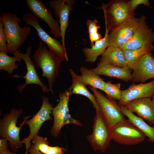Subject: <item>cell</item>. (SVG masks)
I'll return each mask as SVG.
<instances>
[{"label":"cell","instance_id":"cell-1","mask_svg":"<svg viewBox=\"0 0 154 154\" xmlns=\"http://www.w3.org/2000/svg\"><path fill=\"white\" fill-rule=\"evenodd\" d=\"M0 19L6 36L8 51L13 54L21 47L31 33L30 27L27 25L20 27L19 24L21 22L20 18L11 13H3Z\"/></svg>","mask_w":154,"mask_h":154},{"label":"cell","instance_id":"cell-2","mask_svg":"<svg viewBox=\"0 0 154 154\" xmlns=\"http://www.w3.org/2000/svg\"><path fill=\"white\" fill-rule=\"evenodd\" d=\"M33 57L36 66L41 69L42 76L47 79L49 88L53 93L52 86L63 60L53 52L48 50L41 42H39Z\"/></svg>","mask_w":154,"mask_h":154},{"label":"cell","instance_id":"cell-3","mask_svg":"<svg viewBox=\"0 0 154 154\" xmlns=\"http://www.w3.org/2000/svg\"><path fill=\"white\" fill-rule=\"evenodd\" d=\"M22 112L21 109L12 108L9 113L4 114L3 118L0 120V137L8 140L11 149L15 152L22 146L23 143L20 138V131L30 117L29 116L24 117L20 126H17L18 119Z\"/></svg>","mask_w":154,"mask_h":154},{"label":"cell","instance_id":"cell-4","mask_svg":"<svg viewBox=\"0 0 154 154\" xmlns=\"http://www.w3.org/2000/svg\"><path fill=\"white\" fill-rule=\"evenodd\" d=\"M99 9L104 13L105 26L112 31L125 21L135 17L134 12L130 10L128 1L111 0L102 3Z\"/></svg>","mask_w":154,"mask_h":154},{"label":"cell","instance_id":"cell-5","mask_svg":"<svg viewBox=\"0 0 154 154\" xmlns=\"http://www.w3.org/2000/svg\"><path fill=\"white\" fill-rule=\"evenodd\" d=\"M112 139L120 144L133 145L145 140V135L134 125L125 118L110 128Z\"/></svg>","mask_w":154,"mask_h":154},{"label":"cell","instance_id":"cell-6","mask_svg":"<svg viewBox=\"0 0 154 154\" xmlns=\"http://www.w3.org/2000/svg\"><path fill=\"white\" fill-rule=\"evenodd\" d=\"M70 95L69 91L67 90L60 93L59 96V102L53 108L52 113L54 122L50 132L53 137H58L62 128L66 124L72 123L78 126L82 125L80 122L73 118L70 113L68 102Z\"/></svg>","mask_w":154,"mask_h":154},{"label":"cell","instance_id":"cell-7","mask_svg":"<svg viewBox=\"0 0 154 154\" xmlns=\"http://www.w3.org/2000/svg\"><path fill=\"white\" fill-rule=\"evenodd\" d=\"M93 131L87 139L95 151L104 152L112 139L110 128L102 114L96 113L92 125Z\"/></svg>","mask_w":154,"mask_h":154},{"label":"cell","instance_id":"cell-8","mask_svg":"<svg viewBox=\"0 0 154 154\" xmlns=\"http://www.w3.org/2000/svg\"><path fill=\"white\" fill-rule=\"evenodd\" d=\"M89 87L93 92L102 114L109 128L125 119L120 106L115 102L106 97L97 89Z\"/></svg>","mask_w":154,"mask_h":154},{"label":"cell","instance_id":"cell-9","mask_svg":"<svg viewBox=\"0 0 154 154\" xmlns=\"http://www.w3.org/2000/svg\"><path fill=\"white\" fill-rule=\"evenodd\" d=\"M23 20L26 25L33 27L37 31L40 40L47 46L48 49L62 59L63 61L68 60L66 51L62 44L56 39L50 36L40 26L39 19L32 13L25 14Z\"/></svg>","mask_w":154,"mask_h":154},{"label":"cell","instance_id":"cell-10","mask_svg":"<svg viewBox=\"0 0 154 154\" xmlns=\"http://www.w3.org/2000/svg\"><path fill=\"white\" fill-rule=\"evenodd\" d=\"M154 41V32L147 25L146 17L142 15L132 37L120 48L123 50L137 49L153 45Z\"/></svg>","mask_w":154,"mask_h":154},{"label":"cell","instance_id":"cell-11","mask_svg":"<svg viewBox=\"0 0 154 154\" xmlns=\"http://www.w3.org/2000/svg\"><path fill=\"white\" fill-rule=\"evenodd\" d=\"M32 47L30 46L27 47L25 53H23L19 50L15 51L13 55H16L20 57L25 62L26 64L27 70L26 75L24 76H20L17 75H14L13 77L23 78L25 79V82L22 85H19L17 87L18 91L22 93L25 87L30 84H37L41 88L43 93L48 92L50 91L48 88L41 81L36 71L34 64L35 62L32 61L30 58V54Z\"/></svg>","mask_w":154,"mask_h":154},{"label":"cell","instance_id":"cell-12","mask_svg":"<svg viewBox=\"0 0 154 154\" xmlns=\"http://www.w3.org/2000/svg\"><path fill=\"white\" fill-rule=\"evenodd\" d=\"M42 103L39 110L31 119L27 120L25 123L28 125L30 129L29 136L22 140L23 144L25 145L26 149L28 150L31 146V141L35 135H38L43 123L52 119L50 114L52 113L53 106L50 103L48 98L42 96Z\"/></svg>","mask_w":154,"mask_h":154},{"label":"cell","instance_id":"cell-13","mask_svg":"<svg viewBox=\"0 0 154 154\" xmlns=\"http://www.w3.org/2000/svg\"><path fill=\"white\" fill-rule=\"evenodd\" d=\"M139 22V19L134 17L111 31L108 37V46L120 47L126 43L133 35Z\"/></svg>","mask_w":154,"mask_h":154},{"label":"cell","instance_id":"cell-14","mask_svg":"<svg viewBox=\"0 0 154 154\" xmlns=\"http://www.w3.org/2000/svg\"><path fill=\"white\" fill-rule=\"evenodd\" d=\"M74 0H52L49 2L50 6L54 11L56 17L59 18L61 44L66 51L65 35L68 24L69 17L74 3Z\"/></svg>","mask_w":154,"mask_h":154},{"label":"cell","instance_id":"cell-15","mask_svg":"<svg viewBox=\"0 0 154 154\" xmlns=\"http://www.w3.org/2000/svg\"><path fill=\"white\" fill-rule=\"evenodd\" d=\"M25 1L28 9L31 13L48 25L51 34L55 38L60 37L58 22L53 18L43 2L40 0H26Z\"/></svg>","mask_w":154,"mask_h":154},{"label":"cell","instance_id":"cell-16","mask_svg":"<svg viewBox=\"0 0 154 154\" xmlns=\"http://www.w3.org/2000/svg\"><path fill=\"white\" fill-rule=\"evenodd\" d=\"M154 94V79L146 83L136 84L134 83L128 88L122 90V97L118 101L120 106H125L129 102L134 100L144 98H151Z\"/></svg>","mask_w":154,"mask_h":154},{"label":"cell","instance_id":"cell-17","mask_svg":"<svg viewBox=\"0 0 154 154\" xmlns=\"http://www.w3.org/2000/svg\"><path fill=\"white\" fill-rule=\"evenodd\" d=\"M131 80L133 83H144L147 80L154 79V57L151 52L141 57L133 70Z\"/></svg>","mask_w":154,"mask_h":154},{"label":"cell","instance_id":"cell-18","mask_svg":"<svg viewBox=\"0 0 154 154\" xmlns=\"http://www.w3.org/2000/svg\"><path fill=\"white\" fill-rule=\"evenodd\" d=\"M129 111L135 113L137 116L147 121L151 125H154V106L151 98L136 99L125 106Z\"/></svg>","mask_w":154,"mask_h":154},{"label":"cell","instance_id":"cell-19","mask_svg":"<svg viewBox=\"0 0 154 154\" xmlns=\"http://www.w3.org/2000/svg\"><path fill=\"white\" fill-rule=\"evenodd\" d=\"M91 70L98 75L115 78L126 82L131 80V70L128 67L113 66L101 58L97 66Z\"/></svg>","mask_w":154,"mask_h":154},{"label":"cell","instance_id":"cell-20","mask_svg":"<svg viewBox=\"0 0 154 154\" xmlns=\"http://www.w3.org/2000/svg\"><path fill=\"white\" fill-rule=\"evenodd\" d=\"M69 71L72 79V84L68 90L70 95L78 94L86 97L92 104L96 113L102 114L95 96L89 92L86 85L82 82L80 76L77 75L72 69H70Z\"/></svg>","mask_w":154,"mask_h":154},{"label":"cell","instance_id":"cell-21","mask_svg":"<svg viewBox=\"0 0 154 154\" xmlns=\"http://www.w3.org/2000/svg\"><path fill=\"white\" fill-rule=\"evenodd\" d=\"M105 32L104 37L95 42L91 48H84L82 49L83 54L86 57V61L90 63H93L98 57L102 55L108 47V37L109 30L105 26Z\"/></svg>","mask_w":154,"mask_h":154},{"label":"cell","instance_id":"cell-22","mask_svg":"<svg viewBox=\"0 0 154 154\" xmlns=\"http://www.w3.org/2000/svg\"><path fill=\"white\" fill-rule=\"evenodd\" d=\"M123 115L137 127L148 138V141L154 144V126L147 123L141 117L129 111L125 106H120Z\"/></svg>","mask_w":154,"mask_h":154},{"label":"cell","instance_id":"cell-23","mask_svg":"<svg viewBox=\"0 0 154 154\" xmlns=\"http://www.w3.org/2000/svg\"><path fill=\"white\" fill-rule=\"evenodd\" d=\"M102 55L101 59L112 65L128 67L123 51L120 47L109 46Z\"/></svg>","mask_w":154,"mask_h":154},{"label":"cell","instance_id":"cell-24","mask_svg":"<svg viewBox=\"0 0 154 154\" xmlns=\"http://www.w3.org/2000/svg\"><path fill=\"white\" fill-rule=\"evenodd\" d=\"M80 70L81 73V80L85 85H88L93 88L104 92L106 82L99 75L91 69L84 66H81Z\"/></svg>","mask_w":154,"mask_h":154},{"label":"cell","instance_id":"cell-25","mask_svg":"<svg viewBox=\"0 0 154 154\" xmlns=\"http://www.w3.org/2000/svg\"><path fill=\"white\" fill-rule=\"evenodd\" d=\"M154 48L152 45L137 49L123 50L128 67L133 70L143 56L147 52H151Z\"/></svg>","mask_w":154,"mask_h":154},{"label":"cell","instance_id":"cell-26","mask_svg":"<svg viewBox=\"0 0 154 154\" xmlns=\"http://www.w3.org/2000/svg\"><path fill=\"white\" fill-rule=\"evenodd\" d=\"M13 57L10 56L4 51H0V70L7 72L8 74L13 73L14 70L18 68L16 64L17 62H20L22 60L18 56L14 55Z\"/></svg>","mask_w":154,"mask_h":154},{"label":"cell","instance_id":"cell-27","mask_svg":"<svg viewBox=\"0 0 154 154\" xmlns=\"http://www.w3.org/2000/svg\"><path fill=\"white\" fill-rule=\"evenodd\" d=\"M98 22L97 20L96 19L93 20L88 19L86 21L91 47L94 45V42L103 38L101 35L98 32V30L100 27L97 25Z\"/></svg>","mask_w":154,"mask_h":154},{"label":"cell","instance_id":"cell-28","mask_svg":"<svg viewBox=\"0 0 154 154\" xmlns=\"http://www.w3.org/2000/svg\"><path fill=\"white\" fill-rule=\"evenodd\" d=\"M120 86L119 83L114 84L111 81H108L106 82L104 92L108 98L119 101L122 97V90L120 89Z\"/></svg>","mask_w":154,"mask_h":154},{"label":"cell","instance_id":"cell-29","mask_svg":"<svg viewBox=\"0 0 154 154\" xmlns=\"http://www.w3.org/2000/svg\"><path fill=\"white\" fill-rule=\"evenodd\" d=\"M33 145L31 147L34 149L40 152L43 154H45L49 147V142L46 137L35 135L32 138Z\"/></svg>","mask_w":154,"mask_h":154},{"label":"cell","instance_id":"cell-30","mask_svg":"<svg viewBox=\"0 0 154 154\" xmlns=\"http://www.w3.org/2000/svg\"><path fill=\"white\" fill-rule=\"evenodd\" d=\"M0 51L9 53L7 47V39L4 27L1 20L0 19Z\"/></svg>","mask_w":154,"mask_h":154},{"label":"cell","instance_id":"cell-31","mask_svg":"<svg viewBox=\"0 0 154 154\" xmlns=\"http://www.w3.org/2000/svg\"><path fill=\"white\" fill-rule=\"evenodd\" d=\"M128 4L130 10L133 12H134L137 7L140 5L142 4L152 7L148 0H131L128 1Z\"/></svg>","mask_w":154,"mask_h":154},{"label":"cell","instance_id":"cell-32","mask_svg":"<svg viewBox=\"0 0 154 154\" xmlns=\"http://www.w3.org/2000/svg\"><path fill=\"white\" fill-rule=\"evenodd\" d=\"M65 151V149L62 147L49 146L45 154H62Z\"/></svg>","mask_w":154,"mask_h":154},{"label":"cell","instance_id":"cell-33","mask_svg":"<svg viewBox=\"0 0 154 154\" xmlns=\"http://www.w3.org/2000/svg\"><path fill=\"white\" fill-rule=\"evenodd\" d=\"M8 141L4 138L0 139V150L7 148L8 147L9 143Z\"/></svg>","mask_w":154,"mask_h":154},{"label":"cell","instance_id":"cell-34","mask_svg":"<svg viewBox=\"0 0 154 154\" xmlns=\"http://www.w3.org/2000/svg\"><path fill=\"white\" fill-rule=\"evenodd\" d=\"M28 152L30 154H43L40 152L34 149L31 146L28 149Z\"/></svg>","mask_w":154,"mask_h":154},{"label":"cell","instance_id":"cell-35","mask_svg":"<svg viewBox=\"0 0 154 154\" xmlns=\"http://www.w3.org/2000/svg\"><path fill=\"white\" fill-rule=\"evenodd\" d=\"M0 154H16L15 153L11 151L8 148L0 150Z\"/></svg>","mask_w":154,"mask_h":154},{"label":"cell","instance_id":"cell-36","mask_svg":"<svg viewBox=\"0 0 154 154\" xmlns=\"http://www.w3.org/2000/svg\"><path fill=\"white\" fill-rule=\"evenodd\" d=\"M152 98V101L153 103V106H154V94H153V95L151 97Z\"/></svg>","mask_w":154,"mask_h":154},{"label":"cell","instance_id":"cell-37","mask_svg":"<svg viewBox=\"0 0 154 154\" xmlns=\"http://www.w3.org/2000/svg\"><path fill=\"white\" fill-rule=\"evenodd\" d=\"M28 150H26V153L25 154H27Z\"/></svg>","mask_w":154,"mask_h":154}]
</instances>
